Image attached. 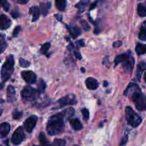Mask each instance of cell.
I'll list each match as a JSON object with an SVG mask.
<instances>
[{
	"label": "cell",
	"instance_id": "cell-1",
	"mask_svg": "<svg viewBox=\"0 0 146 146\" xmlns=\"http://www.w3.org/2000/svg\"><path fill=\"white\" fill-rule=\"evenodd\" d=\"M74 113L75 110L73 108H69L50 117L46 125L47 133L50 135H57L63 133L65 128V119L70 118Z\"/></svg>",
	"mask_w": 146,
	"mask_h": 146
},
{
	"label": "cell",
	"instance_id": "cell-2",
	"mask_svg": "<svg viewBox=\"0 0 146 146\" xmlns=\"http://www.w3.org/2000/svg\"><path fill=\"white\" fill-rule=\"evenodd\" d=\"M124 95L129 97L135 104L138 111H145L146 109V101L144 98L140 87L134 83H131L125 89Z\"/></svg>",
	"mask_w": 146,
	"mask_h": 146
},
{
	"label": "cell",
	"instance_id": "cell-3",
	"mask_svg": "<svg viewBox=\"0 0 146 146\" xmlns=\"http://www.w3.org/2000/svg\"><path fill=\"white\" fill-rule=\"evenodd\" d=\"M14 60L12 55L9 56L6 59L5 62L3 64L1 70V79L2 83L6 82L9 79L11 76L14 72Z\"/></svg>",
	"mask_w": 146,
	"mask_h": 146
},
{
	"label": "cell",
	"instance_id": "cell-4",
	"mask_svg": "<svg viewBox=\"0 0 146 146\" xmlns=\"http://www.w3.org/2000/svg\"><path fill=\"white\" fill-rule=\"evenodd\" d=\"M125 119L128 125L133 128H136L142 122V118L133 111L131 107L127 106L125 110Z\"/></svg>",
	"mask_w": 146,
	"mask_h": 146
},
{
	"label": "cell",
	"instance_id": "cell-5",
	"mask_svg": "<svg viewBox=\"0 0 146 146\" xmlns=\"http://www.w3.org/2000/svg\"><path fill=\"white\" fill-rule=\"evenodd\" d=\"M41 94L39 89H36L31 86H27L22 90L21 98L25 101H32L37 99Z\"/></svg>",
	"mask_w": 146,
	"mask_h": 146
},
{
	"label": "cell",
	"instance_id": "cell-6",
	"mask_svg": "<svg viewBox=\"0 0 146 146\" xmlns=\"http://www.w3.org/2000/svg\"><path fill=\"white\" fill-rule=\"evenodd\" d=\"M25 138V135H24V130H23L22 127H19L17 129L15 130V131L13 133L12 136H11V141L14 145H19L20 143H21L23 141Z\"/></svg>",
	"mask_w": 146,
	"mask_h": 146
},
{
	"label": "cell",
	"instance_id": "cell-7",
	"mask_svg": "<svg viewBox=\"0 0 146 146\" xmlns=\"http://www.w3.org/2000/svg\"><path fill=\"white\" fill-rule=\"evenodd\" d=\"M76 102L77 100L75 95H67L64 98H61L58 101V104L59 105L60 108H64V107L67 106L76 104Z\"/></svg>",
	"mask_w": 146,
	"mask_h": 146
},
{
	"label": "cell",
	"instance_id": "cell-8",
	"mask_svg": "<svg viewBox=\"0 0 146 146\" xmlns=\"http://www.w3.org/2000/svg\"><path fill=\"white\" fill-rule=\"evenodd\" d=\"M38 121V117L36 115H31L29 117L24 123V127L28 133H31Z\"/></svg>",
	"mask_w": 146,
	"mask_h": 146
},
{
	"label": "cell",
	"instance_id": "cell-9",
	"mask_svg": "<svg viewBox=\"0 0 146 146\" xmlns=\"http://www.w3.org/2000/svg\"><path fill=\"white\" fill-rule=\"evenodd\" d=\"M21 77L29 84H34L36 81V75L31 71H24L21 72Z\"/></svg>",
	"mask_w": 146,
	"mask_h": 146
},
{
	"label": "cell",
	"instance_id": "cell-10",
	"mask_svg": "<svg viewBox=\"0 0 146 146\" xmlns=\"http://www.w3.org/2000/svg\"><path fill=\"white\" fill-rule=\"evenodd\" d=\"M134 58L132 56L130 57L129 58L125 61L124 62L122 63V68L124 70L125 73H128V74H131L133 71V68L134 66Z\"/></svg>",
	"mask_w": 146,
	"mask_h": 146
},
{
	"label": "cell",
	"instance_id": "cell-11",
	"mask_svg": "<svg viewBox=\"0 0 146 146\" xmlns=\"http://www.w3.org/2000/svg\"><path fill=\"white\" fill-rule=\"evenodd\" d=\"M11 24V21L8 17L4 14H1L0 17V28L1 30H5L9 28Z\"/></svg>",
	"mask_w": 146,
	"mask_h": 146
},
{
	"label": "cell",
	"instance_id": "cell-12",
	"mask_svg": "<svg viewBox=\"0 0 146 146\" xmlns=\"http://www.w3.org/2000/svg\"><path fill=\"white\" fill-rule=\"evenodd\" d=\"M7 101L9 103H13L16 101L17 97H16V91L14 87L12 86H9L7 87Z\"/></svg>",
	"mask_w": 146,
	"mask_h": 146
},
{
	"label": "cell",
	"instance_id": "cell-13",
	"mask_svg": "<svg viewBox=\"0 0 146 146\" xmlns=\"http://www.w3.org/2000/svg\"><path fill=\"white\" fill-rule=\"evenodd\" d=\"M86 86L90 90H96L98 87V82L96 79L92 77H89L86 80Z\"/></svg>",
	"mask_w": 146,
	"mask_h": 146
},
{
	"label": "cell",
	"instance_id": "cell-14",
	"mask_svg": "<svg viewBox=\"0 0 146 146\" xmlns=\"http://www.w3.org/2000/svg\"><path fill=\"white\" fill-rule=\"evenodd\" d=\"M11 127L9 123H2L0 125V135L1 138H5L9 133Z\"/></svg>",
	"mask_w": 146,
	"mask_h": 146
},
{
	"label": "cell",
	"instance_id": "cell-15",
	"mask_svg": "<svg viewBox=\"0 0 146 146\" xmlns=\"http://www.w3.org/2000/svg\"><path fill=\"white\" fill-rule=\"evenodd\" d=\"M146 70V62L145 61H141L138 64V67H137L136 71V78L139 81L141 78L143 73Z\"/></svg>",
	"mask_w": 146,
	"mask_h": 146
},
{
	"label": "cell",
	"instance_id": "cell-16",
	"mask_svg": "<svg viewBox=\"0 0 146 146\" xmlns=\"http://www.w3.org/2000/svg\"><path fill=\"white\" fill-rule=\"evenodd\" d=\"M69 122L71 124V126L75 131H81L83 128L82 124L78 118H71V119H70Z\"/></svg>",
	"mask_w": 146,
	"mask_h": 146
},
{
	"label": "cell",
	"instance_id": "cell-17",
	"mask_svg": "<svg viewBox=\"0 0 146 146\" xmlns=\"http://www.w3.org/2000/svg\"><path fill=\"white\" fill-rule=\"evenodd\" d=\"M30 14L32 15V22L37 21L39 18L40 10L37 7H31L29 10Z\"/></svg>",
	"mask_w": 146,
	"mask_h": 146
},
{
	"label": "cell",
	"instance_id": "cell-18",
	"mask_svg": "<svg viewBox=\"0 0 146 146\" xmlns=\"http://www.w3.org/2000/svg\"><path fill=\"white\" fill-rule=\"evenodd\" d=\"M68 31H69L70 34H71L73 37H74V38H76L78 36L81 35V29L78 27H77V26H73V27H68Z\"/></svg>",
	"mask_w": 146,
	"mask_h": 146
},
{
	"label": "cell",
	"instance_id": "cell-19",
	"mask_svg": "<svg viewBox=\"0 0 146 146\" xmlns=\"http://www.w3.org/2000/svg\"><path fill=\"white\" fill-rule=\"evenodd\" d=\"M131 57L129 54H120V55H118L115 58V61H114V63H115V66L118 65L120 63H123L125 61H126L128 58H129Z\"/></svg>",
	"mask_w": 146,
	"mask_h": 146
},
{
	"label": "cell",
	"instance_id": "cell-20",
	"mask_svg": "<svg viewBox=\"0 0 146 146\" xmlns=\"http://www.w3.org/2000/svg\"><path fill=\"white\" fill-rule=\"evenodd\" d=\"M135 51H136L137 54L139 56L143 55L146 54V44H137L136 46H135Z\"/></svg>",
	"mask_w": 146,
	"mask_h": 146
},
{
	"label": "cell",
	"instance_id": "cell-21",
	"mask_svg": "<svg viewBox=\"0 0 146 146\" xmlns=\"http://www.w3.org/2000/svg\"><path fill=\"white\" fill-rule=\"evenodd\" d=\"M138 38L143 41H146V21H144L141 26V30L138 34Z\"/></svg>",
	"mask_w": 146,
	"mask_h": 146
},
{
	"label": "cell",
	"instance_id": "cell-22",
	"mask_svg": "<svg viewBox=\"0 0 146 146\" xmlns=\"http://www.w3.org/2000/svg\"><path fill=\"white\" fill-rule=\"evenodd\" d=\"M50 7H51V3L50 2L41 3V4H40V11H41V14L44 16L46 15Z\"/></svg>",
	"mask_w": 146,
	"mask_h": 146
},
{
	"label": "cell",
	"instance_id": "cell-23",
	"mask_svg": "<svg viewBox=\"0 0 146 146\" xmlns=\"http://www.w3.org/2000/svg\"><path fill=\"white\" fill-rule=\"evenodd\" d=\"M56 7L59 11H64L66 7V0H56Z\"/></svg>",
	"mask_w": 146,
	"mask_h": 146
},
{
	"label": "cell",
	"instance_id": "cell-24",
	"mask_svg": "<svg viewBox=\"0 0 146 146\" xmlns=\"http://www.w3.org/2000/svg\"><path fill=\"white\" fill-rule=\"evenodd\" d=\"M88 4H89V0H81V1H80L76 5V7L79 11H84L85 8L87 7V5H88Z\"/></svg>",
	"mask_w": 146,
	"mask_h": 146
},
{
	"label": "cell",
	"instance_id": "cell-25",
	"mask_svg": "<svg viewBox=\"0 0 146 146\" xmlns=\"http://www.w3.org/2000/svg\"><path fill=\"white\" fill-rule=\"evenodd\" d=\"M138 14L141 17H146V6L143 4H139L137 8Z\"/></svg>",
	"mask_w": 146,
	"mask_h": 146
},
{
	"label": "cell",
	"instance_id": "cell-26",
	"mask_svg": "<svg viewBox=\"0 0 146 146\" xmlns=\"http://www.w3.org/2000/svg\"><path fill=\"white\" fill-rule=\"evenodd\" d=\"M38 139H39L40 143H41V146H51L48 143V140L46 138L45 135H44V133H41L39 134V137H38Z\"/></svg>",
	"mask_w": 146,
	"mask_h": 146
},
{
	"label": "cell",
	"instance_id": "cell-27",
	"mask_svg": "<svg viewBox=\"0 0 146 146\" xmlns=\"http://www.w3.org/2000/svg\"><path fill=\"white\" fill-rule=\"evenodd\" d=\"M50 46H51V44L49 42L45 43L44 45H42V46L41 47V49H40V52L42 54H46L47 52L49 50Z\"/></svg>",
	"mask_w": 146,
	"mask_h": 146
},
{
	"label": "cell",
	"instance_id": "cell-28",
	"mask_svg": "<svg viewBox=\"0 0 146 146\" xmlns=\"http://www.w3.org/2000/svg\"><path fill=\"white\" fill-rule=\"evenodd\" d=\"M51 146H66V141L64 139L56 138L54 140Z\"/></svg>",
	"mask_w": 146,
	"mask_h": 146
},
{
	"label": "cell",
	"instance_id": "cell-29",
	"mask_svg": "<svg viewBox=\"0 0 146 146\" xmlns=\"http://www.w3.org/2000/svg\"><path fill=\"white\" fill-rule=\"evenodd\" d=\"M7 44L6 42L5 39H4V36L1 35V39H0V50H1V53L4 52V49L7 48Z\"/></svg>",
	"mask_w": 146,
	"mask_h": 146
},
{
	"label": "cell",
	"instance_id": "cell-30",
	"mask_svg": "<svg viewBox=\"0 0 146 146\" xmlns=\"http://www.w3.org/2000/svg\"><path fill=\"white\" fill-rule=\"evenodd\" d=\"M23 115V113L21 112V111H18V110H15V111L13 112V118L15 120H18L19 119V118H21V116H22Z\"/></svg>",
	"mask_w": 146,
	"mask_h": 146
},
{
	"label": "cell",
	"instance_id": "cell-31",
	"mask_svg": "<svg viewBox=\"0 0 146 146\" xmlns=\"http://www.w3.org/2000/svg\"><path fill=\"white\" fill-rule=\"evenodd\" d=\"M19 65L22 68H27V67H29L30 66V63L28 61H27V60L24 59V58H20Z\"/></svg>",
	"mask_w": 146,
	"mask_h": 146
},
{
	"label": "cell",
	"instance_id": "cell-32",
	"mask_svg": "<svg viewBox=\"0 0 146 146\" xmlns=\"http://www.w3.org/2000/svg\"><path fill=\"white\" fill-rule=\"evenodd\" d=\"M1 4L2 8L4 9L6 11H8L9 10L10 5L7 0H1Z\"/></svg>",
	"mask_w": 146,
	"mask_h": 146
},
{
	"label": "cell",
	"instance_id": "cell-33",
	"mask_svg": "<svg viewBox=\"0 0 146 146\" xmlns=\"http://www.w3.org/2000/svg\"><path fill=\"white\" fill-rule=\"evenodd\" d=\"M81 112H82L83 118H84V121H88L89 119V111L86 108H83L81 110Z\"/></svg>",
	"mask_w": 146,
	"mask_h": 146
},
{
	"label": "cell",
	"instance_id": "cell-34",
	"mask_svg": "<svg viewBox=\"0 0 146 146\" xmlns=\"http://www.w3.org/2000/svg\"><path fill=\"white\" fill-rule=\"evenodd\" d=\"M38 87V89H39V91H41V93L44 92V90H45V88H46V84L44 83V81H43V80H41V81H39Z\"/></svg>",
	"mask_w": 146,
	"mask_h": 146
},
{
	"label": "cell",
	"instance_id": "cell-35",
	"mask_svg": "<svg viewBox=\"0 0 146 146\" xmlns=\"http://www.w3.org/2000/svg\"><path fill=\"white\" fill-rule=\"evenodd\" d=\"M81 27L84 28V29L85 30V31H89V30H90V26L88 25V24L86 22V21H84V20H81Z\"/></svg>",
	"mask_w": 146,
	"mask_h": 146
},
{
	"label": "cell",
	"instance_id": "cell-36",
	"mask_svg": "<svg viewBox=\"0 0 146 146\" xmlns=\"http://www.w3.org/2000/svg\"><path fill=\"white\" fill-rule=\"evenodd\" d=\"M21 31V27L20 26H17V27H15V29H14V31H13V36H17V35L19 34V31Z\"/></svg>",
	"mask_w": 146,
	"mask_h": 146
},
{
	"label": "cell",
	"instance_id": "cell-37",
	"mask_svg": "<svg viewBox=\"0 0 146 146\" xmlns=\"http://www.w3.org/2000/svg\"><path fill=\"white\" fill-rule=\"evenodd\" d=\"M127 141H128V135H125V136L123 137V138L122 141H121V144H120V145L121 146H124L125 145V143H127Z\"/></svg>",
	"mask_w": 146,
	"mask_h": 146
},
{
	"label": "cell",
	"instance_id": "cell-38",
	"mask_svg": "<svg viewBox=\"0 0 146 146\" xmlns=\"http://www.w3.org/2000/svg\"><path fill=\"white\" fill-rule=\"evenodd\" d=\"M11 15L12 16V17H14V18H17V17H19V12L17 11V10H14V11H11Z\"/></svg>",
	"mask_w": 146,
	"mask_h": 146
},
{
	"label": "cell",
	"instance_id": "cell-39",
	"mask_svg": "<svg viewBox=\"0 0 146 146\" xmlns=\"http://www.w3.org/2000/svg\"><path fill=\"white\" fill-rule=\"evenodd\" d=\"M15 2L18 3V4H26L27 2L29 1V0H13Z\"/></svg>",
	"mask_w": 146,
	"mask_h": 146
},
{
	"label": "cell",
	"instance_id": "cell-40",
	"mask_svg": "<svg viewBox=\"0 0 146 146\" xmlns=\"http://www.w3.org/2000/svg\"><path fill=\"white\" fill-rule=\"evenodd\" d=\"M121 44H122V42H121V41H117L113 44V46L114 48H118V47H119Z\"/></svg>",
	"mask_w": 146,
	"mask_h": 146
},
{
	"label": "cell",
	"instance_id": "cell-41",
	"mask_svg": "<svg viewBox=\"0 0 146 146\" xmlns=\"http://www.w3.org/2000/svg\"><path fill=\"white\" fill-rule=\"evenodd\" d=\"M108 62H109V58H108V56H106L105 58H104V59L103 60V64L105 66H108Z\"/></svg>",
	"mask_w": 146,
	"mask_h": 146
},
{
	"label": "cell",
	"instance_id": "cell-42",
	"mask_svg": "<svg viewBox=\"0 0 146 146\" xmlns=\"http://www.w3.org/2000/svg\"><path fill=\"white\" fill-rule=\"evenodd\" d=\"M74 55L76 56V58H78V59H81V55L80 53L77 52V51H75V52H74Z\"/></svg>",
	"mask_w": 146,
	"mask_h": 146
},
{
	"label": "cell",
	"instance_id": "cell-43",
	"mask_svg": "<svg viewBox=\"0 0 146 146\" xmlns=\"http://www.w3.org/2000/svg\"><path fill=\"white\" fill-rule=\"evenodd\" d=\"M96 4H97V1H96L95 2H94V3H93V4H91V7H90V9H90V10H91V9H94L95 8V7H96Z\"/></svg>",
	"mask_w": 146,
	"mask_h": 146
},
{
	"label": "cell",
	"instance_id": "cell-44",
	"mask_svg": "<svg viewBox=\"0 0 146 146\" xmlns=\"http://www.w3.org/2000/svg\"><path fill=\"white\" fill-rule=\"evenodd\" d=\"M77 44H80V46H84V42L83 40H81L80 41H78V42H77Z\"/></svg>",
	"mask_w": 146,
	"mask_h": 146
},
{
	"label": "cell",
	"instance_id": "cell-45",
	"mask_svg": "<svg viewBox=\"0 0 146 146\" xmlns=\"http://www.w3.org/2000/svg\"><path fill=\"white\" fill-rule=\"evenodd\" d=\"M104 86L105 87H106V86H108V82H107V81H104Z\"/></svg>",
	"mask_w": 146,
	"mask_h": 146
},
{
	"label": "cell",
	"instance_id": "cell-46",
	"mask_svg": "<svg viewBox=\"0 0 146 146\" xmlns=\"http://www.w3.org/2000/svg\"><path fill=\"white\" fill-rule=\"evenodd\" d=\"M144 79H145V81L146 82V72L145 73V75H144Z\"/></svg>",
	"mask_w": 146,
	"mask_h": 146
},
{
	"label": "cell",
	"instance_id": "cell-47",
	"mask_svg": "<svg viewBox=\"0 0 146 146\" xmlns=\"http://www.w3.org/2000/svg\"><path fill=\"white\" fill-rule=\"evenodd\" d=\"M81 71H82L83 73H84V71H85V70H84V68H81Z\"/></svg>",
	"mask_w": 146,
	"mask_h": 146
},
{
	"label": "cell",
	"instance_id": "cell-48",
	"mask_svg": "<svg viewBox=\"0 0 146 146\" xmlns=\"http://www.w3.org/2000/svg\"><path fill=\"white\" fill-rule=\"evenodd\" d=\"M33 146H38V145H34Z\"/></svg>",
	"mask_w": 146,
	"mask_h": 146
}]
</instances>
